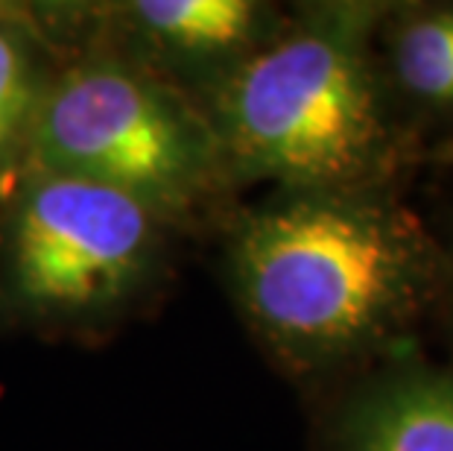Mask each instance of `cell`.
I'll use <instances>...</instances> for the list:
<instances>
[{"label": "cell", "instance_id": "3", "mask_svg": "<svg viewBox=\"0 0 453 451\" xmlns=\"http://www.w3.org/2000/svg\"><path fill=\"white\" fill-rule=\"evenodd\" d=\"M24 170L118 191L164 226L234 188L202 105L103 38L56 56Z\"/></svg>", "mask_w": 453, "mask_h": 451}, {"label": "cell", "instance_id": "9", "mask_svg": "<svg viewBox=\"0 0 453 451\" xmlns=\"http://www.w3.org/2000/svg\"><path fill=\"white\" fill-rule=\"evenodd\" d=\"M436 316H441L448 343L453 349V241H450V246L445 244V264H441V287H439V299H436Z\"/></svg>", "mask_w": 453, "mask_h": 451}, {"label": "cell", "instance_id": "10", "mask_svg": "<svg viewBox=\"0 0 453 451\" xmlns=\"http://www.w3.org/2000/svg\"><path fill=\"white\" fill-rule=\"evenodd\" d=\"M424 152H430V159L445 161V165H450V161H453V141L441 144V147H436V150H424Z\"/></svg>", "mask_w": 453, "mask_h": 451}, {"label": "cell", "instance_id": "8", "mask_svg": "<svg viewBox=\"0 0 453 451\" xmlns=\"http://www.w3.org/2000/svg\"><path fill=\"white\" fill-rule=\"evenodd\" d=\"M35 12L0 4V208L24 174L27 136L56 56Z\"/></svg>", "mask_w": 453, "mask_h": 451}, {"label": "cell", "instance_id": "6", "mask_svg": "<svg viewBox=\"0 0 453 451\" xmlns=\"http://www.w3.org/2000/svg\"><path fill=\"white\" fill-rule=\"evenodd\" d=\"M325 451H453V363L410 346L365 367L331 410Z\"/></svg>", "mask_w": 453, "mask_h": 451}, {"label": "cell", "instance_id": "7", "mask_svg": "<svg viewBox=\"0 0 453 451\" xmlns=\"http://www.w3.org/2000/svg\"><path fill=\"white\" fill-rule=\"evenodd\" d=\"M389 91L410 121L453 114V4H389L378 27Z\"/></svg>", "mask_w": 453, "mask_h": 451}, {"label": "cell", "instance_id": "2", "mask_svg": "<svg viewBox=\"0 0 453 451\" xmlns=\"http://www.w3.org/2000/svg\"><path fill=\"white\" fill-rule=\"evenodd\" d=\"M387 9L374 0L298 6L199 100L231 185L395 188L403 170L424 159L380 68L378 27Z\"/></svg>", "mask_w": 453, "mask_h": 451}, {"label": "cell", "instance_id": "1", "mask_svg": "<svg viewBox=\"0 0 453 451\" xmlns=\"http://www.w3.org/2000/svg\"><path fill=\"white\" fill-rule=\"evenodd\" d=\"M445 244L395 188L273 191L231 217V296L293 376L372 367L436 314Z\"/></svg>", "mask_w": 453, "mask_h": 451}, {"label": "cell", "instance_id": "5", "mask_svg": "<svg viewBox=\"0 0 453 451\" xmlns=\"http://www.w3.org/2000/svg\"><path fill=\"white\" fill-rule=\"evenodd\" d=\"M88 15L97 38L196 103L284 24V12L257 0H127Z\"/></svg>", "mask_w": 453, "mask_h": 451}, {"label": "cell", "instance_id": "4", "mask_svg": "<svg viewBox=\"0 0 453 451\" xmlns=\"http://www.w3.org/2000/svg\"><path fill=\"white\" fill-rule=\"evenodd\" d=\"M0 217V305L27 323L88 325L152 282L164 226L94 182L24 170Z\"/></svg>", "mask_w": 453, "mask_h": 451}]
</instances>
